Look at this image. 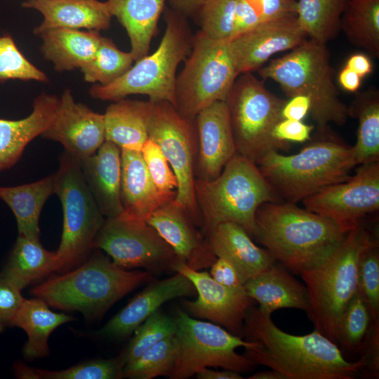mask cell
<instances>
[{"mask_svg":"<svg viewBox=\"0 0 379 379\" xmlns=\"http://www.w3.org/2000/svg\"><path fill=\"white\" fill-rule=\"evenodd\" d=\"M122 354L113 359L91 360L59 371L42 370L23 364L14 366L15 375L24 379H117L124 377Z\"/></svg>","mask_w":379,"mask_h":379,"instance_id":"37","label":"cell"},{"mask_svg":"<svg viewBox=\"0 0 379 379\" xmlns=\"http://www.w3.org/2000/svg\"><path fill=\"white\" fill-rule=\"evenodd\" d=\"M346 234L332 220L283 201L258 208L253 237L286 268L300 274L328 256Z\"/></svg>","mask_w":379,"mask_h":379,"instance_id":"2","label":"cell"},{"mask_svg":"<svg viewBox=\"0 0 379 379\" xmlns=\"http://www.w3.org/2000/svg\"><path fill=\"white\" fill-rule=\"evenodd\" d=\"M22 6L43 15L44 20L34 29L39 36L58 28L105 30L112 18L107 1L98 0H27Z\"/></svg>","mask_w":379,"mask_h":379,"instance_id":"25","label":"cell"},{"mask_svg":"<svg viewBox=\"0 0 379 379\" xmlns=\"http://www.w3.org/2000/svg\"><path fill=\"white\" fill-rule=\"evenodd\" d=\"M179 347L174 335L154 345L124 367V377L131 379H152L168 377L178 357Z\"/></svg>","mask_w":379,"mask_h":379,"instance_id":"39","label":"cell"},{"mask_svg":"<svg viewBox=\"0 0 379 379\" xmlns=\"http://www.w3.org/2000/svg\"><path fill=\"white\" fill-rule=\"evenodd\" d=\"M165 31L157 48L135 61L120 78L102 86L95 84L90 95L117 101L131 95H145L152 101L175 104V81L179 65L189 54L193 35L187 18L170 7L163 11Z\"/></svg>","mask_w":379,"mask_h":379,"instance_id":"7","label":"cell"},{"mask_svg":"<svg viewBox=\"0 0 379 379\" xmlns=\"http://www.w3.org/2000/svg\"><path fill=\"white\" fill-rule=\"evenodd\" d=\"M357 290L372 319L379 324V244L373 238L361 251L357 266Z\"/></svg>","mask_w":379,"mask_h":379,"instance_id":"41","label":"cell"},{"mask_svg":"<svg viewBox=\"0 0 379 379\" xmlns=\"http://www.w3.org/2000/svg\"><path fill=\"white\" fill-rule=\"evenodd\" d=\"M247 340L259 343L246 348L244 355L281 373L284 379H352L366 367L359 360H347L338 345L314 330L295 335L284 332L273 322L271 314L253 305L244 323Z\"/></svg>","mask_w":379,"mask_h":379,"instance_id":"1","label":"cell"},{"mask_svg":"<svg viewBox=\"0 0 379 379\" xmlns=\"http://www.w3.org/2000/svg\"><path fill=\"white\" fill-rule=\"evenodd\" d=\"M148 137L159 145L176 176L175 201L186 210L194 223L202 221L194 193L197 152L195 118L181 114L168 101H153Z\"/></svg>","mask_w":379,"mask_h":379,"instance_id":"13","label":"cell"},{"mask_svg":"<svg viewBox=\"0 0 379 379\" xmlns=\"http://www.w3.org/2000/svg\"><path fill=\"white\" fill-rule=\"evenodd\" d=\"M347 0H298V21L308 39L326 44L340 31Z\"/></svg>","mask_w":379,"mask_h":379,"instance_id":"36","label":"cell"},{"mask_svg":"<svg viewBox=\"0 0 379 379\" xmlns=\"http://www.w3.org/2000/svg\"><path fill=\"white\" fill-rule=\"evenodd\" d=\"M357 73L361 79L373 72V62L368 55L354 53L347 60L345 66Z\"/></svg>","mask_w":379,"mask_h":379,"instance_id":"52","label":"cell"},{"mask_svg":"<svg viewBox=\"0 0 379 379\" xmlns=\"http://www.w3.org/2000/svg\"><path fill=\"white\" fill-rule=\"evenodd\" d=\"M8 79L47 82V76L32 64L10 35L0 36V82Z\"/></svg>","mask_w":379,"mask_h":379,"instance_id":"44","label":"cell"},{"mask_svg":"<svg viewBox=\"0 0 379 379\" xmlns=\"http://www.w3.org/2000/svg\"><path fill=\"white\" fill-rule=\"evenodd\" d=\"M194 193L204 230L231 222L253 237L258 208L267 202L283 201L257 164L237 153L215 179L195 178Z\"/></svg>","mask_w":379,"mask_h":379,"instance_id":"6","label":"cell"},{"mask_svg":"<svg viewBox=\"0 0 379 379\" xmlns=\"http://www.w3.org/2000/svg\"><path fill=\"white\" fill-rule=\"evenodd\" d=\"M237 4V0H204L196 16L200 31L215 40L230 39Z\"/></svg>","mask_w":379,"mask_h":379,"instance_id":"43","label":"cell"},{"mask_svg":"<svg viewBox=\"0 0 379 379\" xmlns=\"http://www.w3.org/2000/svg\"><path fill=\"white\" fill-rule=\"evenodd\" d=\"M258 25L275 19L296 15L297 0H237Z\"/></svg>","mask_w":379,"mask_h":379,"instance_id":"46","label":"cell"},{"mask_svg":"<svg viewBox=\"0 0 379 379\" xmlns=\"http://www.w3.org/2000/svg\"><path fill=\"white\" fill-rule=\"evenodd\" d=\"M153 101L123 98L109 105L104 114L105 140L121 149L140 151L149 139L148 123Z\"/></svg>","mask_w":379,"mask_h":379,"instance_id":"29","label":"cell"},{"mask_svg":"<svg viewBox=\"0 0 379 379\" xmlns=\"http://www.w3.org/2000/svg\"><path fill=\"white\" fill-rule=\"evenodd\" d=\"M312 125L302 121L281 119L274 126L272 136L279 141L286 142H305L311 140Z\"/></svg>","mask_w":379,"mask_h":379,"instance_id":"48","label":"cell"},{"mask_svg":"<svg viewBox=\"0 0 379 379\" xmlns=\"http://www.w3.org/2000/svg\"><path fill=\"white\" fill-rule=\"evenodd\" d=\"M53 194V173L31 183L0 187V199L15 217L18 235L39 239L40 214L44 204Z\"/></svg>","mask_w":379,"mask_h":379,"instance_id":"31","label":"cell"},{"mask_svg":"<svg viewBox=\"0 0 379 379\" xmlns=\"http://www.w3.org/2000/svg\"><path fill=\"white\" fill-rule=\"evenodd\" d=\"M122 213L146 222L152 213L175 199L176 191L164 192L154 183L140 151L121 149Z\"/></svg>","mask_w":379,"mask_h":379,"instance_id":"22","label":"cell"},{"mask_svg":"<svg viewBox=\"0 0 379 379\" xmlns=\"http://www.w3.org/2000/svg\"><path fill=\"white\" fill-rule=\"evenodd\" d=\"M174 319L179 353L169 378H189L204 368L220 367L246 373L256 366L236 349L255 347L259 345L258 342L244 340L220 325L196 319L181 309L176 310Z\"/></svg>","mask_w":379,"mask_h":379,"instance_id":"12","label":"cell"},{"mask_svg":"<svg viewBox=\"0 0 379 379\" xmlns=\"http://www.w3.org/2000/svg\"><path fill=\"white\" fill-rule=\"evenodd\" d=\"M307 39L296 15H291L239 34L230 39V46L239 75L258 71L275 54L289 51Z\"/></svg>","mask_w":379,"mask_h":379,"instance_id":"17","label":"cell"},{"mask_svg":"<svg viewBox=\"0 0 379 379\" xmlns=\"http://www.w3.org/2000/svg\"><path fill=\"white\" fill-rule=\"evenodd\" d=\"M263 81L253 73L241 74L225 100L237 153L255 164L271 152L290 148V143L272 136L286 100Z\"/></svg>","mask_w":379,"mask_h":379,"instance_id":"9","label":"cell"},{"mask_svg":"<svg viewBox=\"0 0 379 379\" xmlns=\"http://www.w3.org/2000/svg\"><path fill=\"white\" fill-rule=\"evenodd\" d=\"M327 128L319 131L320 138L298 153L285 155L273 151L256 163L281 200L297 204L352 175L357 166L352 146L328 133Z\"/></svg>","mask_w":379,"mask_h":379,"instance_id":"3","label":"cell"},{"mask_svg":"<svg viewBox=\"0 0 379 379\" xmlns=\"http://www.w3.org/2000/svg\"><path fill=\"white\" fill-rule=\"evenodd\" d=\"M146 222L171 247L177 259L190 267L199 270L211 266L217 258L186 210L175 199L154 211Z\"/></svg>","mask_w":379,"mask_h":379,"instance_id":"20","label":"cell"},{"mask_svg":"<svg viewBox=\"0 0 379 379\" xmlns=\"http://www.w3.org/2000/svg\"><path fill=\"white\" fill-rule=\"evenodd\" d=\"M211 277L221 285L230 288L245 291L239 275L235 267L227 260L217 258L211 265Z\"/></svg>","mask_w":379,"mask_h":379,"instance_id":"49","label":"cell"},{"mask_svg":"<svg viewBox=\"0 0 379 379\" xmlns=\"http://www.w3.org/2000/svg\"><path fill=\"white\" fill-rule=\"evenodd\" d=\"M45 59L54 64L56 71L81 68L95 56L102 36L98 31L58 28L39 35Z\"/></svg>","mask_w":379,"mask_h":379,"instance_id":"30","label":"cell"},{"mask_svg":"<svg viewBox=\"0 0 379 379\" xmlns=\"http://www.w3.org/2000/svg\"><path fill=\"white\" fill-rule=\"evenodd\" d=\"M197 152L195 178L204 181L216 178L237 154L225 101H218L195 117Z\"/></svg>","mask_w":379,"mask_h":379,"instance_id":"19","label":"cell"},{"mask_svg":"<svg viewBox=\"0 0 379 379\" xmlns=\"http://www.w3.org/2000/svg\"><path fill=\"white\" fill-rule=\"evenodd\" d=\"M59 98L43 93L36 98L33 110L19 120L0 119V172L15 165L26 146L49 126Z\"/></svg>","mask_w":379,"mask_h":379,"instance_id":"26","label":"cell"},{"mask_svg":"<svg viewBox=\"0 0 379 379\" xmlns=\"http://www.w3.org/2000/svg\"><path fill=\"white\" fill-rule=\"evenodd\" d=\"M78 161L86 184L105 218L121 214V148L105 140L95 154Z\"/></svg>","mask_w":379,"mask_h":379,"instance_id":"24","label":"cell"},{"mask_svg":"<svg viewBox=\"0 0 379 379\" xmlns=\"http://www.w3.org/2000/svg\"><path fill=\"white\" fill-rule=\"evenodd\" d=\"M244 286L247 295L258 302V308L264 312L272 314L274 311L283 308L305 312L307 310L305 285L276 262L249 279Z\"/></svg>","mask_w":379,"mask_h":379,"instance_id":"27","label":"cell"},{"mask_svg":"<svg viewBox=\"0 0 379 379\" xmlns=\"http://www.w3.org/2000/svg\"><path fill=\"white\" fill-rule=\"evenodd\" d=\"M373 238L359 224L323 261L300 274L307 291L310 320L315 330L335 343L341 315L357 290L361 252Z\"/></svg>","mask_w":379,"mask_h":379,"instance_id":"8","label":"cell"},{"mask_svg":"<svg viewBox=\"0 0 379 379\" xmlns=\"http://www.w3.org/2000/svg\"><path fill=\"white\" fill-rule=\"evenodd\" d=\"M72 320L69 315L51 311L45 301L36 297L24 299L11 325L26 332L28 340L23 347V354L27 359H34L48 354V340L51 333Z\"/></svg>","mask_w":379,"mask_h":379,"instance_id":"32","label":"cell"},{"mask_svg":"<svg viewBox=\"0 0 379 379\" xmlns=\"http://www.w3.org/2000/svg\"><path fill=\"white\" fill-rule=\"evenodd\" d=\"M249 379H284L283 375L274 370L257 372L250 377Z\"/></svg>","mask_w":379,"mask_h":379,"instance_id":"56","label":"cell"},{"mask_svg":"<svg viewBox=\"0 0 379 379\" xmlns=\"http://www.w3.org/2000/svg\"><path fill=\"white\" fill-rule=\"evenodd\" d=\"M21 288L0 274V332L11 321L20 308L24 298Z\"/></svg>","mask_w":379,"mask_h":379,"instance_id":"47","label":"cell"},{"mask_svg":"<svg viewBox=\"0 0 379 379\" xmlns=\"http://www.w3.org/2000/svg\"><path fill=\"white\" fill-rule=\"evenodd\" d=\"M40 137L59 142L77 160L95 154L105 141L104 114L74 101L66 89L49 126Z\"/></svg>","mask_w":379,"mask_h":379,"instance_id":"18","label":"cell"},{"mask_svg":"<svg viewBox=\"0 0 379 379\" xmlns=\"http://www.w3.org/2000/svg\"><path fill=\"white\" fill-rule=\"evenodd\" d=\"M168 0H107L112 17L126 29L134 61L147 55Z\"/></svg>","mask_w":379,"mask_h":379,"instance_id":"28","label":"cell"},{"mask_svg":"<svg viewBox=\"0 0 379 379\" xmlns=\"http://www.w3.org/2000/svg\"><path fill=\"white\" fill-rule=\"evenodd\" d=\"M171 268L187 277L196 289L195 300L182 302L184 310L189 315L209 320L237 336L244 337V318L248 309L255 302L245 291L224 286L208 272L195 270L178 259Z\"/></svg>","mask_w":379,"mask_h":379,"instance_id":"16","label":"cell"},{"mask_svg":"<svg viewBox=\"0 0 379 379\" xmlns=\"http://www.w3.org/2000/svg\"><path fill=\"white\" fill-rule=\"evenodd\" d=\"M326 44L307 39L286 54L270 60L258 70L262 80L271 79L291 98L304 95L310 99V114L318 130L329 123L343 126L348 106L340 99L335 84V71Z\"/></svg>","mask_w":379,"mask_h":379,"instance_id":"4","label":"cell"},{"mask_svg":"<svg viewBox=\"0 0 379 379\" xmlns=\"http://www.w3.org/2000/svg\"><path fill=\"white\" fill-rule=\"evenodd\" d=\"M170 8L186 18H194L204 0H168Z\"/></svg>","mask_w":379,"mask_h":379,"instance_id":"53","label":"cell"},{"mask_svg":"<svg viewBox=\"0 0 379 379\" xmlns=\"http://www.w3.org/2000/svg\"><path fill=\"white\" fill-rule=\"evenodd\" d=\"M140 152L157 187L164 192L175 191L178 186L176 176L159 145L148 139Z\"/></svg>","mask_w":379,"mask_h":379,"instance_id":"45","label":"cell"},{"mask_svg":"<svg viewBox=\"0 0 379 379\" xmlns=\"http://www.w3.org/2000/svg\"><path fill=\"white\" fill-rule=\"evenodd\" d=\"M311 101L309 97L297 95L286 100L281 109L283 119L302 121L310 114Z\"/></svg>","mask_w":379,"mask_h":379,"instance_id":"50","label":"cell"},{"mask_svg":"<svg viewBox=\"0 0 379 379\" xmlns=\"http://www.w3.org/2000/svg\"><path fill=\"white\" fill-rule=\"evenodd\" d=\"M302 203L305 209L349 232L361 218L379 209V161L359 165L349 179L324 188Z\"/></svg>","mask_w":379,"mask_h":379,"instance_id":"15","label":"cell"},{"mask_svg":"<svg viewBox=\"0 0 379 379\" xmlns=\"http://www.w3.org/2000/svg\"><path fill=\"white\" fill-rule=\"evenodd\" d=\"M375 324L366 302L357 290L340 319L336 344L349 352L364 350Z\"/></svg>","mask_w":379,"mask_h":379,"instance_id":"38","label":"cell"},{"mask_svg":"<svg viewBox=\"0 0 379 379\" xmlns=\"http://www.w3.org/2000/svg\"><path fill=\"white\" fill-rule=\"evenodd\" d=\"M207 243L216 258L230 262L244 284L277 260L266 248L256 246L248 232L238 224H218L208 233Z\"/></svg>","mask_w":379,"mask_h":379,"instance_id":"23","label":"cell"},{"mask_svg":"<svg viewBox=\"0 0 379 379\" xmlns=\"http://www.w3.org/2000/svg\"><path fill=\"white\" fill-rule=\"evenodd\" d=\"M133 62L131 52L119 50L112 39L102 36L94 58L80 69L86 81L106 86L124 75Z\"/></svg>","mask_w":379,"mask_h":379,"instance_id":"40","label":"cell"},{"mask_svg":"<svg viewBox=\"0 0 379 379\" xmlns=\"http://www.w3.org/2000/svg\"><path fill=\"white\" fill-rule=\"evenodd\" d=\"M348 106L349 117L358 121L357 141L352 146L356 166L379 161V91L370 86Z\"/></svg>","mask_w":379,"mask_h":379,"instance_id":"34","label":"cell"},{"mask_svg":"<svg viewBox=\"0 0 379 379\" xmlns=\"http://www.w3.org/2000/svg\"><path fill=\"white\" fill-rule=\"evenodd\" d=\"M58 270L55 251L45 249L39 239L18 235L1 275L22 289L35 280Z\"/></svg>","mask_w":379,"mask_h":379,"instance_id":"33","label":"cell"},{"mask_svg":"<svg viewBox=\"0 0 379 379\" xmlns=\"http://www.w3.org/2000/svg\"><path fill=\"white\" fill-rule=\"evenodd\" d=\"M176 324L171 317L158 310L135 331V335L122 354L125 364L141 355L161 340L174 335Z\"/></svg>","mask_w":379,"mask_h":379,"instance_id":"42","label":"cell"},{"mask_svg":"<svg viewBox=\"0 0 379 379\" xmlns=\"http://www.w3.org/2000/svg\"><path fill=\"white\" fill-rule=\"evenodd\" d=\"M184 62L175 93V107L181 114L195 118L213 103L226 100L239 76L230 39L215 40L199 30Z\"/></svg>","mask_w":379,"mask_h":379,"instance_id":"11","label":"cell"},{"mask_svg":"<svg viewBox=\"0 0 379 379\" xmlns=\"http://www.w3.org/2000/svg\"><path fill=\"white\" fill-rule=\"evenodd\" d=\"M341 29L352 45L379 58V0H347Z\"/></svg>","mask_w":379,"mask_h":379,"instance_id":"35","label":"cell"},{"mask_svg":"<svg viewBox=\"0 0 379 379\" xmlns=\"http://www.w3.org/2000/svg\"><path fill=\"white\" fill-rule=\"evenodd\" d=\"M378 345H379V324H375L368 343L364 349L366 354H364L366 365L375 376H378L379 360H378Z\"/></svg>","mask_w":379,"mask_h":379,"instance_id":"51","label":"cell"},{"mask_svg":"<svg viewBox=\"0 0 379 379\" xmlns=\"http://www.w3.org/2000/svg\"><path fill=\"white\" fill-rule=\"evenodd\" d=\"M152 280L149 272L121 268L97 253L77 269L52 277L34 287L32 293L53 307L77 310L86 318H93Z\"/></svg>","mask_w":379,"mask_h":379,"instance_id":"5","label":"cell"},{"mask_svg":"<svg viewBox=\"0 0 379 379\" xmlns=\"http://www.w3.org/2000/svg\"><path fill=\"white\" fill-rule=\"evenodd\" d=\"M195 293L192 281L180 272L154 281L114 316L101 329L100 333L115 338L128 336L167 301L192 296Z\"/></svg>","mask_w":379,"mask_h":379,"instance_id":"21","label":"cell"},{"mask_svg":"<svg viewBox=\"0 0 379 379\" xmlns=\"http://www.w3.org/2000/svg\"><path fill=\"white\" fill-rule=\"evenodd\" d=\"M93 248L104 251L119 267L156 270L177 260L171 247L146 222L121 213L105 218Z\"/></svg>","mask_w":379,"mask_h":379,"instance_id":"14","label":"cell"},{"mask_svg":"<svg viewBox=\"0 0 379 379\" xmlns=\"http://www.w3.org/2000/svg\"><path fill=\"white\" fill-rule=\"evenodd\" d=\"M58 160V168L53 173L54 194L62 204L63 227L55 252L58 272H62L85 261L105 217L86 184L78 160L65 150Z\"/></svg>","mask_w":379,"mask_h":379,"instance_id":"10","label":"cell"},{"mask_svg":"<svg viewBox=\"0 0 379 379\" xmlns=\"http://www.w3.org/2000/svg\"><path fill=\"white\" fill-rule=\"evenodd\" d=\"M338 80L340 86L350 93H357L361 85V78L346 67L339 72Z\"/></svg>","mask_w":379,"mask_h":379,"instance_id":"54","label":"cell"},{"mask_svg":"<svg viewBox=\"0 0 379 379\" xmlns=\"http://www.w3.org/2000/svg\"><path fill=\"white\" fill-rule=\"evenodd\" d=\"M199 379H242L243 377L240 373L223 369L222 371H215L209 368H204L199 371L196 374Z\"/></svg>","mask_w":379,"mask_h":379,"instance_id":"55","label":"cell"}]
</instances>
